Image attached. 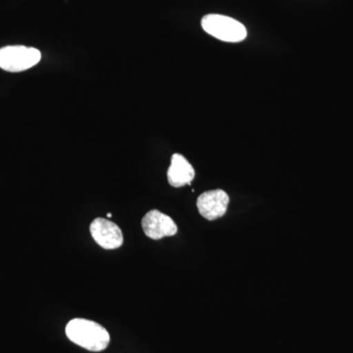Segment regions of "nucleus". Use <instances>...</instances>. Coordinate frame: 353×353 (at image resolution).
Returning <instances> with one entry per match:
<instances>
[{"instance_id":"f257e3e1","label":"nucleus","mask_w":353,"mask_h":353,"mask_svg":"<svg viewBox=\"0 0 353 353\" xmlns=\"http://www.w3.org/2000/svg\"><path fill=\"white\" fill-rule=\"evenodd\" d=\"M66 336L72 343L94 352H102L110 343L108 330L97 322L82 318L71 320L67 324Z\"/></svg>"},{"instance_id":"f03ea898","label":"nucleus","mask_w":353,"mask_h":353,"mask_svg":"<svg viewBox=\"0 0 353 353\" xmlns=\"http://www.w3.org/2000/svg\"><path fill=\"white\" fill-rule=\"evenodd\" d=\"M201 27L210 36L227 43H240L248 36L245 27L241 23L219 14L204 16Z\"/></svg>"},{"instance_id":"7ed1b4c3","label":"nucleus","mask_w":353,"mask_h":353,"mask_svg":"<svg viewBox=\"0 0 353 353\" xmlns=\"http://www.w3.org/2000/svg\"><path fill=\"white\" fill-rule=\"evenodd\" d=\"M41 59V51L24 46H7L0 48V68L19 73L32 68Z\"/></svg>"},{"instance_id":"20e7f679","label":"nucleus","mask_w":353,"mask_h":353,"mask_svg":"<svg viewBox=\"0 0 353 353\" xmlns=\"http://www.w3.org/2000/svg\"><path fill=\"white\" fill-rule=\"evenodd\" d=\"M90 234L104 250H115L123 245L124 238L119 227L111 221L97 218L90 224Z\"/></svg>"},{"instance_id":"39448f33","label":"nucleus","mask_w":353,"mask_h":353,"mask_svg":"<svg viewBox=\"0 0 353 353\" xmlns=\"http://www.w3.org/2000/svg\"><path fill=\"white\" fill-rule=\"evenodd\" d=\"M229 201L230 197L224 190H209L199 196L196 205L202 217L213 221L226 214Z\"/></svg>"},{"instance_id":"423d86ee","label":"nucleus","mask_w":353,"mask_h":353,"mask_svg":"<svg viewBox=\"0 0 353 353\" xmlns=\"http://www.w3.org/2000/svg\"><path fill=\"white\" fill-rule=\"evenodd\" d=\"M143 232L152 240H161L165 236H172L178 232V227L171 217L158 210L146 213L141 221Z\"/></svg>"},{"instance_id":"0eeeda50","label":"nucleus","mask_w":353,"mask_h":353,"mask_svg":"<svg viewBox=\"0 0 353 353\" xmlns=\"http://www.w3.org/2000/svg\"><path fill=\"white\" fill-rule=\"evenodd\" d=\"M196 176V171L182 154L175 153L171 158V165L167 172V178L172 187L181 188L190 185Z\"/></svg>"},{"instance_id":"6e6552de","label":"nucleus","mask_w":353,"mask_h":353,"mask_svg":"<svg viewBox=\"0 0 353 353\" xmlns=\"http://www.w3.org/2000/svg\"><path fill=\"white\" fill-rule=\"evenodd\" d=\"M111 216H112V215H111V214H110V213H108V218H111Z\"/></svg>"}]
</instances>
